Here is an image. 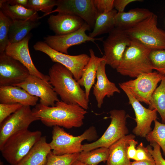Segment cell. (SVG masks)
<instances>
[{"label": "cell", "mask_w": 165, "mask_h": 165, "mask_svg": "<svg viewBox=\"0 0 165 165\" xmlns=\"http://www.w3.org/2000/svg\"><path fill=\"white\" fill-rule=\"evenodd\" d=\"M150 145L147 148L155 161V165H165V160L162 155L160 146L155 142L150 143Z\"/></svg>", "instance_id": "d590c367"}, {"label": "cell", "mask_w": 165, "mask_h": 165, "mask_svg": "<svg viewBox=\"0 0 165 165\" xmlns=\"http://www.w3.org/2000/svg\"><path fill=\"white\" fill-rule=\"evenodd\" d=\"M106 64L105 60L101 61L99 64L96 73L97 81L93 86V94L98 108L101 107L106 97H110L115 93L120 92L115 84L108 79L105 72Z\"/></svg>", "instance_id": "ac0fdd59"}, {"label": "cell", "mask_w": 165, "mask_h": 165, "mask_svg": "<svg viewBox=\"0 0 165 165\" xmlns=\"http://www.w3.org/2000/svg\"><path fill=\"white\" fill-rule=\"evenodd\" d=\"M115 9L98 14L95 20L93 31L88 36L92 38L98 35L109 33L115 28V18L117 13Z\"/></svg>", "instance_id": "4316f807"}, {"label": "cell", "mask_w": 165, "mask_h": 165, "mask_svg": "<svg viewBox=\"0 0 165 165\" xmlns=\"http://www.w3.org/2000/svg\"><path fill=\"white\" fill-rule=\"evenodd\" d=\"M164 75L155 71L143 73L134 80L119 84L127 88L140 102L149 105L153 93Z\"/></svg>", "instance_id": "8fae6325"}, {"label": "cell", "mask_w": 165, "mask_h": 165, "mask_svg": "<svg viewBox=\"0 0 165 165\" xmlns=\"http://www.w3.org/2000/svg\"><path fill=\"white\" fill-rule=\"evenodd\" d=\"M32 111L46 126H58L68 129L81 127L87 113L86 110L78 105L68 104L61 101L56 102L53 106L37 104Z\"/></svg>", "instance_id": "6da1fadb"}, {"label": "cell", "mask_w": 165, "mask_h": 165, "mask_svg": "<svg viewBox=\"0 0 165 165\" xmlns=\"http://www.w3.org/2000/svg\"><path fill=\"white\" fill-rule=\"evenodd\" d=\"M40 120L33 114L30 106H22L0 124V149L12 135L28 129L33 122Z\"/></svg>", "instance_id": "30bf717a"}, {"label": "cell", "mask_w": 165, "mask_h": 165, "mask_svg": "<svg viewBox=\"0 0 165 165\" xmlns=\"http://www.w3.org/2000/svg\"><path fill=\"white\" fill-rule=\"evenodd\" d=\"M71 165H87L86 164L79 160H76L74 161Z\"/></svg>", "instance_id": "7bdbcfd3"}, {"label": "cell", "mask_w": 165, "mask_h": 165, "mask_svg": "<svg viewBox=\"0 0 165 165\" xmlns=\"http://www.w3.org/2000/svg\"><path fill=\"white\" fill-rule=\"evenodd\" d=\"M6 2L10 5H19L28 8V0H6Z\"/></svg>", "instance_id": "60d3db41"}, {"label": "cell", "mask_w": 165, "mask_h": 165, "mask_svg": "<svg viewBox=\"0 0 165 165\" xmlns=\"http://www.w3.org/2000/svg\"><path fill=\"white\" fill-rule=\"evenodd\" d=\"M149 59L153 69L165 75V50H151Z\"/></svg>", "instance_id": "836d02e7"}, {"label": "cell", "mask_w": 165, "mask_h": 165, "mask_svg": "<svg viewBox=\"0 0 165 165\" xmlns=\"http://www.w3.org/2000/svg\"><path fill=\"white\" fill-rule=\"evenodd\" d=\"M151 50L138 41L132 39L121 62L116 69L121 75L137 78L141 74L152 72L149 59Z\"/></svg>", "instance_id": "3957f363"}, {"label": "cell", "mask_w": 165, "mask_h": 165, "mask_svg": "<svg viewBox=\"0 0 165 165\" xmlns=\"http://www.w3.org/2000/svg\"><path fill=\"white\" fill-rule=\"evenodd\" d=\"M52 135L49 144L52 152L57 155L80 153L82 151V141H95L98 138L94 126L89 127L80 135L75 136L67 133L61 127L55 126L53 127Z\"/></svg>", "instance_id": "277c9868"}, {"label": "cell", "mask_w": 165, "mask_h": 165, "mask_svg": "<svg viewBox=\"0 0 165 165\" xmlns=\"http://www.w3.org/2000/svg\"><path fill=\"white\" fill-rule=\"evenodd\" d=\"M154 127L145 137L150 143L155 142L161 148L165 156V123H161L157 119L154 121Z\"/></svg>", "instance_id": "f546056e"}, {"label": "cell", "mask_w": 165, "mask_h": 165, "mask_svg": "<svg viewBox=\"0 0 165 165\" xmlns=\"http://www.w3.org/2000/svg\"><path fill=\"white\" fill-rule=\"evenodd\" d=\"M91 29L89 26L85 23L80 28L73 32L62 35L45 37L44 42L53 50L68 54V49L72 46L87 42H94L96 40H103V38H92L87 35L86 31H90Z\"/></svg>", "instance_id": "4fadbf2b"}, {"label": "cell", "mask_w": 165, "mask_h": 165, "mask_svg": "<svg viewBox=\"0 0 165 165\" xmlns=\"http://www.w3.org/2000/svg\"><path fill=\"white\" fill-rule=\"evenodd\" d=\"M114 0H94V6L98 14L109 11L114 9Z\"/></svg>", "instance_id": "8d00e7d4"}, {"label": "cell", "mask_w": 165, "mask_h": 165, "mask_svg": "<svg viewBox=\"0 0 165 165\" xmlns=\"http://www.w3.org/2000/svg\"><path fill=\"white\" fill-rule=\"evenodd\" d=\"M79 153L57 155L51 151L48 154L45 165H71L77 160Z\"/></svg>", "instance_id": "d6a6232c"}, {"label": "cell", "mask_w": 165, "mask_h": 165, "mask_svg": "<svg viewBox=\"0 0 165 165\" xmlns=\"http://www.w3.org/2000/svg\"><path fill=\"white\" fill-rule=\"evenodd\" d=\"M130 165H155V164L154 159L145 160L131 162Z\"/></svg>", "instance_id": "b9f144b4"}, {"label": "cell", "mask_w": 165, "mask_h": 165, "mask_svg": "<svg viewBox=\"0 0 165 165\" xmlns=\"http://www.w3.org/2000/svg\"><path fill=\"white\" fill-rule=\"evenodd\" d=\"M141 1L140 0H114L113 5L115 9L118 13L124 12L126 7L130 3L137 1Z\"/></svg>", "instance_id": "f35d334b"}, {"label": "cell", "mask_w": 165, "mask_h": 165, "mask_svg": "<svg viewBox=\"0 0 165 165\" xmlns=\"http://www.w3.org/2000/svg\"><path fill=\"white\" fill-rule=\"evenodd\" d=\"M32 36L30 33L21 41L15 43H9L5 52L8 56L19 61L28 70L30 74L43 80L49 81L48 75H44L36 68L31 59L28 43Z\"/></svg>", "instance_id": "e0dca14e"}, {"label": "cell", "mask_w": 165, "mask_h": 165, "mask_svg": "<svg viewBox=\"0 0 165 165\" xmlns=\"http://www.w3.org/2000/svg\"><path fill=\"white\" fill-rule=\"evenodd\" d=\"M16 86L23 89L31 95L39 98L40 104L44 106H53L60 101L49 81L31 75Z\"/></svg>", "instance_id": "2e32d148"}, {"label": "cell", "mask_w": 165, "mask_h": 165, "mask_svg": "<svg viewBox=\"0 0 165 165\" xmlns=\"http://www.w3.org/2000/svg\"><path fill=\"white\" fill-rule=\"evenodd\" d=\"M131 41L125 30L115 28L110 31L103 42L104 56L106 64L116 69Z\"/></svg>", "instance_id": "9c48e42d"}, {"label": "cell", "mask_w": 165, "mask_h": 165, "mask_svg": "<svg viewBox=\"0 0 165 165\" xmlns=\"http://www.w3.org/2000/svg\"><path fill=\"white\" fill-rule=\"evenodd\" d=\"M119 85L127 96L129 103L131 105L135 113V118L134 119L137 125L133 129V132L138 136L145 138L151 131L152 122L157 119L156 110L145 108L127 88Z\"/></svg>", "instance_id": "9a60e30c"}, {"label": "cell", "mask_w": 165, "mask_h": 165, "mask_svg": "<svg viewBox=\"0 0 165 165\" xmlns=\"http://www.w3.org/2000/svg\"><path fill=\"white\" fill-rule=\"evenodd\" d=\"M109 154V148L100 147L79 153L78 160L87 165H97L101 162H106Z\"/></svg>", "instance_id": "f1b7e54d"}, {"label": "cell", "mask_w": 165, "mask_h": 165, "mask_svg": "<svg viewBox=\"0 0 165 165\" xmlns=\"http://www.w3.org/2000/svg\"><path fill=\"white\" fill-rule=\"evenodd\" d=\"M57 8L47 14L55 12L78 16L82 19L91 29H93L98 15L94 0H57Z\"/></svg>", "instance_id": "7c38bea8"}, {"label": "cell", "mask_w": 165, "mask_h": 165, "mask_svg": "<svg viewBox=\"0 0 165 165\" xmlns=\"http://www.w3.org/2000/svg\"><path fill=\"white\" fill-rule=\"evenodd\" d=\"M42 137L40 131L28 129L10 136L0 149L2 155L10 165H16Z\"/></svg>", "instance_id": "5b68a950"}, {"label": "cell", "mask_w": 165, "mask_h": 165, "mask_svg": "<svg viewBox=\"0 0 165 165\" xmlns=\"http://www.w3.org/2000/svg\"><path fill=\"white\" fill-rule=\"evenodd\" d=\"M135 137L131 134L126 135L111 146L106 165H130L127 149L130 141Z\"/></svg>", "instance_id": "7402d4cb"}, {"label": "cell", "mask_w": 165, "mask_h": 165, "mask_svg": "<svg viewBox=\"0 0 165 165\" xmlns=\"http://www.w3.org/2000/svg\"><path fill=\"white\" fill-rule=\"evenodd\" d=\"M89 51V61L83 70L81 78L77 81L81 86L84 87L86 97L89 101L91 88L94 84L98 66L101 61L105 60L104 55L102 57L96 56L93 49H90Z\"/></svg>", "instance_id": "cb8c5ba5"}, {"label": "cell", "mask_w": 165, "mask_h": 165, "mask_svg": "<svg viewBox=\"0 0 165 165\" xmlns=\"http://www.w3.org/2000/svg\"><path fill=\"white\" fill-rule=\"evenodd\" d=\"M0 165H4L3 163L1 161L0 162Z\"/></svg>", "instance_id": "ee69618b"}, {"label": "cell", "mask_w": 165, "mask_h": 165, "mask_svg": "<svg viewBox=\"0 0 165 165\" xmlns=\"http://www.w3.org/2000/svg\"><path fill=\"white\" fill-rule=\"evenodd\" d=\"M40 24L38 20H12L9 33V43H14L21 41L30 33L32 30L37 27Z\"/></svg>", "instance_id": "484cf974"}, {"label": "cell", "mask_w": 165, "mask_h": 165, "mask_svg": "<svg viewBox=\"0 0 165 165\" xmlns=\"http://www.w3.org/2000/svg\"><path fill=\"white\" fill-rule=\"evenodd\" d=\"M157 16L153 13L134 26L125 30L132 39L151 50H165V31L157 27Z\"/></svg>", "instance_id": "8992f818"}, {"label": "cell", "mask_w": 165, "mask_h": 165, "mask_svg": "<svg viewBox=\"0 0 165 165\" xmlns=\"http://www.w3.org/2000/svg\"><path fill=\"white\" fill-rule=\"evenodd\" d=\"M51 151L46 136H42L16 165H45L48 156Z\"/></svg>", "instance_id": "44dd1931"}, {"label": "cell", "mask_w": 165, "mask_h": 165, "mask_svg": "<svg viewBox=\"0 0 165 165\" xmlns=\"http://www.w3.org/2000/svg\"><path fill=\"white\" fill-rule=\"evenodd\" d=\"M22 106L18 103H0V124Z\"/></svg>", "instance_id": "e575fe53"}, {"label": "cell", "mask_w": 165, "mask_h": 165, "mask_svg": "<svg viewBox=\"0 0 165 165\" xmlns=\"http://www.w3.org/2000/svg\"><path fill=\"white\" fill-rule=\"evenodd\" d=\"M49 82L62 101L77 105L86 110L89 101L85 91L74 78L72 72L61 64L55 63L50 68Z\"/></svg>", "instance_id": "7a4b0ae2"}, {"label": "cell", "mask_w": 165, "mask_h": 165, "mask_svg": "<svg viewBox=\"0 0 165 165\" xmlns=\"http://www.w3.org/2000/svg\"><path fill=\"white\" fill-rule=\"evenodd\" d=\"M110 123L102 135L90 143L82 145V150L87 151L100 147L109 148L114 143L128 135L126 125L127 115L124 110L113 109L110 112Z\"/></svg>", "instance_id": "52a82bcc"}, {"label": "cell", "mask_w": 165, "mask_h": 165, "mask_svg": "<svg viewBox=\"0 0 165 165\" xmlns=\"http://www.w3.org/2000/svg\"><path fill=\"white\" fill-rule=\"evenodd\" d=\"M38 99L16 86H0V103H18L23 106H33L37 105Z\"/></svg>", "instance_id": "ffe728a7"}, {"label": "cell", "mask_w": 165, "mask_h": 165, "mask_svg": "<svg viewBox=\"0 0 165 165\" xmlns=\"http://www.w3.org/2000/svg\"><path fill=\"white\" fill-rule=\"evenodd\" d=\"M30 75L28 68L19 61L5 52L0 53V86H16Z\"/></svg>", "instance_id": "5bb4252c"}, {"label": "cell", "mask_w": 165, "mask_h": 165, "mask_svg": "<svg viewBox=\"0 0 165 165\" xmlns=\"http://www.w3.org/2000/svg\"><path fill=\"white\" fill-rule=\"evenodd\" d=\"M12 20L0 10V53L5 52L9 43V33Z\"/></svg>", "instance_id": "4dcf8cb0"}, {"label": "cell", "mask_w": 165, "mask_h": 165, "mask_svg": "<svg viewBox=\"0 0 165 165\" xmlns=\"http://www.w3.org/2000/svg\"><path fill=\"white\" fill-rule=\"evenodd\" d=\"M138 144V141L134 139L130 141L127 149V156L130 159H134L137 152L136 147Z\"/></svg>", "instance_id": "ab89813d"}, {"label": "cell", "mask_w": 165, "mask_h": 165, "mask_svg": "<svg viewBox=\"0 0 165 165\" xmlns=\"http://www.w3.org/2000/svg\"><path fill=\"white\" fill-rule=\"evenodd\" d=\"M47 22L50 29L57 35H64L75 31L85 23L78 16L59 13L50 15Z\"/></svg>", "instance_id": "d6986e66"}, {"label": "cell", "mask_w": 165, "mask_h": 165, "mask_svg": "<svg viewBox=\"0 0 165 165\" xmlns=\"http://www.w3.org/2000/svg\"><path fill=\"white\" fill-rule=\"evenodd\" d=\"M153 13L148 9L136 8L127 12L118 13L115 18V28L126 30L134 26Z\"/></svg>", "instance_id": "603a6c76"}, {"label": "cell", "mask_w": 165, "mask_h": 165, "mask_svg": "<svg viewBox=\"0 0 165 165\" xmlns=\"http://www.w3.org/2000/svg\"><path fill=\"white\" fill-rule=\"evenodd\" d=\"M137 152L135 159V161L143 160H153V159L147 147H145L141 142L136 147Z\"/></svg>", "instance_id": "74e56055"}, {"label": "cell", "mask_w": 165, "mask_h": 165, "mask_svg": "<svg viewBox=\"0 0 165 165\" xmlns=\"http://www.w3.org/2000/svg\"><path fill=\"white\" fill-rule=\"evenodd\" d=\"M0 10L12 20L39 19L37 12L20 5H10L6 2V0L0 1Z\"/></svg>", "instance_id": "d4e9b609"}, {"label": "cell", "mask_w": 165, "mask_h": 165, "mask_svg": "<svg viewBox=\"0 0 165 165\" xmlns=\"http://www.w3.org/2000/svg\"><path fill=\"white\" fill-rule=\"evenodd\" d=\"M56 0H28V9L35 11H42L45 13L39 19L47 15L53 11L54 6H56Z\"/></svg>", "instance_id": "1f68e13d"}, {"label": "cell", "mask_w": 165, "mask_h": 165, "mask_svg": "<svg viewBox=\"0 0 165 165\" xmlns=\"http://www.w3.org/2000/svg\"><path fill=\"white\" fill-rule=\"evenodd\" d=\"M33 47L35 51L46 54L52 61L60 63L68 69L77 81L81 78L83 70L90 58V56L85 53L72 55L57 51L44 41L37 42Z\"/></svg>", "instance_id": "ba28073f"}, {"label": "cell", "mask_w": 165, "mask_h": 165, "mask_svg": "<svg viewBox=\"0 0 165 165\" xmlns=\"http://www.w3.org/2000/svg\"><path fill=\"white\" fill-rule=\"evenodd\" d=\"M151 97L148 108L155 109L159 113L163 123H165V75Z\"/></svg>", "instance_id": "83f0119b"}]
</instances>
